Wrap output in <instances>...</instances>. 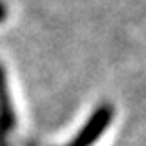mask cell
<instances>
[{
  "mask_svg": "<svg viewBox=\"0 0 146 146\" xmlns=\"http://www.w3.org/2000/svg\"><path fill=\"white\" fill-rule=\"evenodd\" d=\"M111 119H113V108L110 104H100L90 115L88 122L80 128L77 137L68 146H91L93 143H97L99 137L111 124Z\"/></svg>",
  "mask_w": 146,
  "mask_h": 146,
  "instance_id": "obj_1",
  "label": "cell"
},
{
  "mask_svg": "<svg viewBox=\"0 0 146 146\" xmlns=\"http://www.w3.org/2000/svg\"><path fill=\"white\" fill-rule=\"evenodd\" d=\"M4 18H6V6L0 2V22H4Z\"/></svg>",
  "mask_w": 146,
  "mask_h": 146,
  "instance_id": "obj_2",
  "label": "cell"
}]
</instances>
